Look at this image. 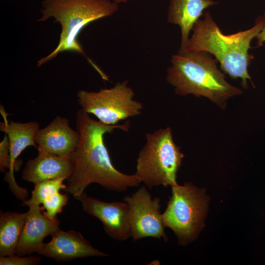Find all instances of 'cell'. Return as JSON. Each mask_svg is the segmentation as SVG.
Returning a JSON list of instances; mask_svg holds the SVG:
<instances>
[{
	"label": "cell",
	"mask_w": 265,
	"mask_h": 265,
	"mask_svg": "<svg viewBox=\"0 0 265 265\" xmlns=\"http://www.w3.org/2000/svg\"><path fill=\"white\" fill-rule=\"evenodd\" d=\"M146 141L136 160L134 175L149 189L177 186V174L184 157L174 142L171 128L146 134Z\"/></svg>",
	"instance_id": "5"
},
{
	"label": "cell",
	"mask_w": 265,
	"mask_h": 265,
	"mask_svg": "<svg viewBox=\"0 0 265 265\" xmlns=\"http://www.w3.org/2000/svg\"><path fill=\"white\" fill-rule=\"evenodd\" d=\"M113 1L117 3H126L127 2L128 0H112Z\"/></svg>",
	"instance_id": "22"
},
{
	"label": "cell",
	"mask_w": 265,
	"mask_h": 265,
	"mask_svg": "<svg viewBox=\"0 0 265 265\" xmlns=\"http://www.w3.org/2000/svg\"><path fill=\"white\" fill-rule=\"evenodd\" d=\"M5 120L6 117L4 116ZM0 122V130L6 133L10 145L11 167L6 172L4 178L14 179V173L16 168V159L22 151L28 146L37 148L35 141V136L40 129L39 124L36 121L20 123L11 121Z\"/></svg>",
	"instance_id": "15"
},
{
	"label": "cell",
	"mask_w": 265,
	"mask_h": 265,
	"mask_svg": "<svg viewBox=\"0 0 265 265\" xmlns=\"http://www.w3.org/2000/svg\"><path fill=\"white\" fill-rule=\"evenodd\" d=\"M128 84V80L118 82L97 92L80 90L77 93L78 104L101 122L117 125L120 121L139 115L143 108L141 102L133 99L134 92Z\"/></svg>",
	"instance_id": "6"
},
{
	"label": "cell",
	"mask_w": 265,
	"mask_h": 265,
	"mask_svg": "<svg viewBox=\"0 0 265 265\" xmlns=\"http://www.w3.org/2000/svg\"><path fill=\"white\" fill-rule=\"evenodd\" d=\"M28 208L15 251V254L20 256L37 253L44 244V238L59 229L60 221L57 217L52 219L46 216L40 205H31Z\"/></svg>",
	"instance_id": "11"
},
{
	"label": "cell",
	"mask_w": 265,
	"mask_h": 265,
	"mask_svg": "<svg viewBox=\"0 0 265 265\" xmlns=\"http://www.w3.org/2000/svg\"><path fill=\"white\" fill-rule=\"evenodd\" d=\"M51 236V240L43 244L37 252L38 255L58 262H69L78 258L108 256L92 246L90 242L78 231H64L59 228Z\"/></svg>",
	"instance_id": "10"
},
{
	"label": "cell",
	"mask_w": 265,
	"mask_h": 265,
	"mask_svg": "<svg viewBox=\"0 0 265 265\" xmlns=\"http://www.w3.org/2000/svg\"><path fill=\"white\" fill-rule=\"evenodd\" d=\"M65 180L63 178H56L45 180L35 184L31 191V197L23 201V204L28 207L43 204L47 198L54 193L66 188V185L63 184Z\"/></svg>",
	"instance_id": "17"
},
{
	"label": "cell",
	"mask_w": 265,
	"mask_h": 265,
	"mask_svg": "<svg viewBox=\"0 0 265 265\" xmlns=\"http://www.w3.org/2000/svg\"><path fill=\"white\" fill-rule=\"evenodd\" d=\"M26 212H2L0 213V256L15 254L24 227Z\"/></svg>",
	"instance_id": "16"
},
{
	"label": "cell",
	"mask_w": 265,
	"mask_h": 265,
	"mask_svg": "<svg viewBox=\"0 0 265 265\" xmlns=\"http://www.w3.org/2000/svg\"><path fill=\"white\" fill-rule=\"evenodd\" d=\"M123 201L128 205L131 237L134 241L146 238L168 240L160 213V199L152 198L146 186L125 196Z\"/></svg>",
	"instance_id": "8"
},
{
	"label": "cell",
	"mask_w": 265,
	"mask_h": 265,
	"mask_svg": "<svg viewBox=\"0 0 265 265\" xmlns=\"http://www.w3.org/2000/svg\"><path fill=\"white\" fill-rule=\"evenodd\" d=\"M217 3L212 0H170L167 22L179 26L181 31V45L178 52L186 50L190 32L204 11Z\"/></svg>",
	"instance_id": "14"
},
{
	"label": "cell",
	"mask_w": 265,
	"mask_h": 265,
	"mask_svg": "<svg viewBox=\"0 0 265 265\" xmlns=\"http://www.w3.org/2000/svg\"><path fill=\"white\" fill-rule=\"evenodd\" d=\"M75 199L81 202L85 212L101 221L105 232L111 238L123 241L131 237L129 210L126 202H104L88 196L85 192Z\"/></svg>",
	"instance_id": "9"
},
{
	"label": "cell",
	"mask_w": 265,
	"mask_h": 265,
	"mask_svg": "<svg viewBox=\"0 0 265 265\" xmlns=\"http://www.w3.org/2000/svg\"><path fill=\"white\" fill-rule=\"evenodd\" d=\"M264 18L265 23L264 26L258 35L256 37L257 39L258 46H262L265 42V12L264 13Z\"/></svg>",
	"instance_id": "21"
},
{
	"label": "cell",
	"mask_w": 265,
	"mask_h": 265,
	"mask_svg": "<svg viewBox=\"0 0 265 265\" xmlns=\"http://www.w3.org/2000/svg\"><path fill=\"white\" fill-rule=\"evenodd\" d=\"M37 149V157L29 159L23 170L21 176L23 180L35 185L56 178L67 180L70 177L72 171L70 158L60 157Z\"/></svg>",
	"instance_id": "13"
},
{
	"label": "cell",
	"mask_w": 265,
	"mask_h": 265,
	"mask_svg": "<svg viewBox=\"0 0 265 265\" xmlns=\"http://www.w3.org/2000/svg\"><path fill=\"white\" fill-rule=\"evenodd\" d=\"M217 61L205 52H178L171 57L166 80L177 94L204 96L224 108L228 99L242 91L226 80Z\"/></svg>",
	"instance_id": "3"
},
{
	"label": "cell",
	"mask_w": 265,
	"mask_h": 265,
	"mask_svg": "<svg viewBox=\"0 0 265 265\" xmlns=\"http://www.w3.org/2000/svg\"><path fill=\"white\" fill-rule=\"evenodd\" d=\"M80 138L79 132L71 128L69 120L57 116L47 126L39 129L35 141L37 148L70 158L78 147Z\"/></svg>",
	"instance_id": "12"
},
{
	"label": "cell",
	"mask_w": 265,
	"mask_h": 265,
	"mask_svg": "<svg viewBox=\"0 0 265 265\" xmlns=\"http://www.w3.org/2000/svg\"><path fill=\"white\" fill-rule=\"evenodd\" d=\"M11 167L10 145L8 137L6 133L0 143V170L1 172L5 169Z\"/></svg>",
	"instance_id": "20"
},
{
	"label": "cell",
	"mask_w": 265,
	"mask_h": 265,
	"mask_svg": "<svg viewBox=\"0 0 265 265\" xmlns=\"http://www.w3.org/2000/svg\"><path fill=\"white\" fill-rule=\"evenodd\" d=\"M68 200L67 193L62 194L59 191L54 193L42 204L41 209L45 210L43 212L44 214L52 219L57 218V214L62 212L63 207L67 205Z\"/></svg>",
	"instance_id": "18"
},
{
	"label": "cell",
	"mask_w": 265,
	"mask_h": 265,
	"mask_svg": "<svg viewBox=\"0 0 265 265\" xmlns=\"http://www.w3.org/2000/svg\"><path fill=\"white\" fill-rule=\"evenodd\" d=\"M205 202L199 189L189 183L172 186V195L162 213L165 228L171 229L180 244L193 240L203 219Z\"/></svg>",
	"instance_id": "7"
},
{
	"label": "cell",
	"mask_w": 265,
	"mask_h": 265,
	"mask_svg": "<svg viewBox=\"0 0 265 265\" xmlns=\"http://www.w3.org/2000/svg\"><path fill=\"white\" fill-rule=\"evenodd\" d=\"M41 262L39 256H20L16 254L3 256H0V265H36Z\"/></svg>",
	"instance_id": "19"
},
{
	"label": "cell",
	"mask_w": 265,
	"mask_h": 265,
	"mask_svg": "<svg viewBox=\"0 0 265 265\" xmlns=\"http://www.w3.org/2000/svg\"><path fill=\"white\" fill-rule=\"evenodd\" d=\"M264 17L258 18L251 28L230 35H225L206 11L203 19H199L192 28V34L186 46L188 51L205 52L212 54L219 62L220 68L232 79L241 80V85L247 88L248 80L252 83L248 68L253 58L249 53L252 40L261 31Z\"/></svg>",
	"instance_id": "2"
},
{
	"label": "cell",
	"mask_w": 265,
	"mask_h": 265,
	"mask_svg": "<svg viewBox=\"0 0 265 265\" xmlns=\"http://www.w3.org/2000/svg\"><path fill=\"white\" fill-rule=\"evenodd\" d=\"M76 127L80 138L70 157L72 171L66 180V192L76 198L92 183L111 191L124 192L141 183L134 174H124L114 166L104 142L105 135L115 129L128 132L129 121L121 125L105 124L92 119L80 108L76 113Z\"/></svg>",
	"instance_id": "1"
},
{
	"label": "cell",
	"mask_w": 265,
	"mask_h": 265,
	"mask_svg": "<svg viewBox=\"0 0 265 265\" xmlns=\"http://www.w3.org/2000/svg\"><path fill=\"white\" fill-rule=\"evenodd\" d=\"M119 9V4L111 0H43L39 22L53 18L61 27L58 43L48 55L38 60L40 67L56 57L60 53L69 51L85 56L99 71L100 69L88 58L78 37L82 30L90 23L109 17Z\"/></svg>",
	"instance_id": "4"
}]
</instances>
